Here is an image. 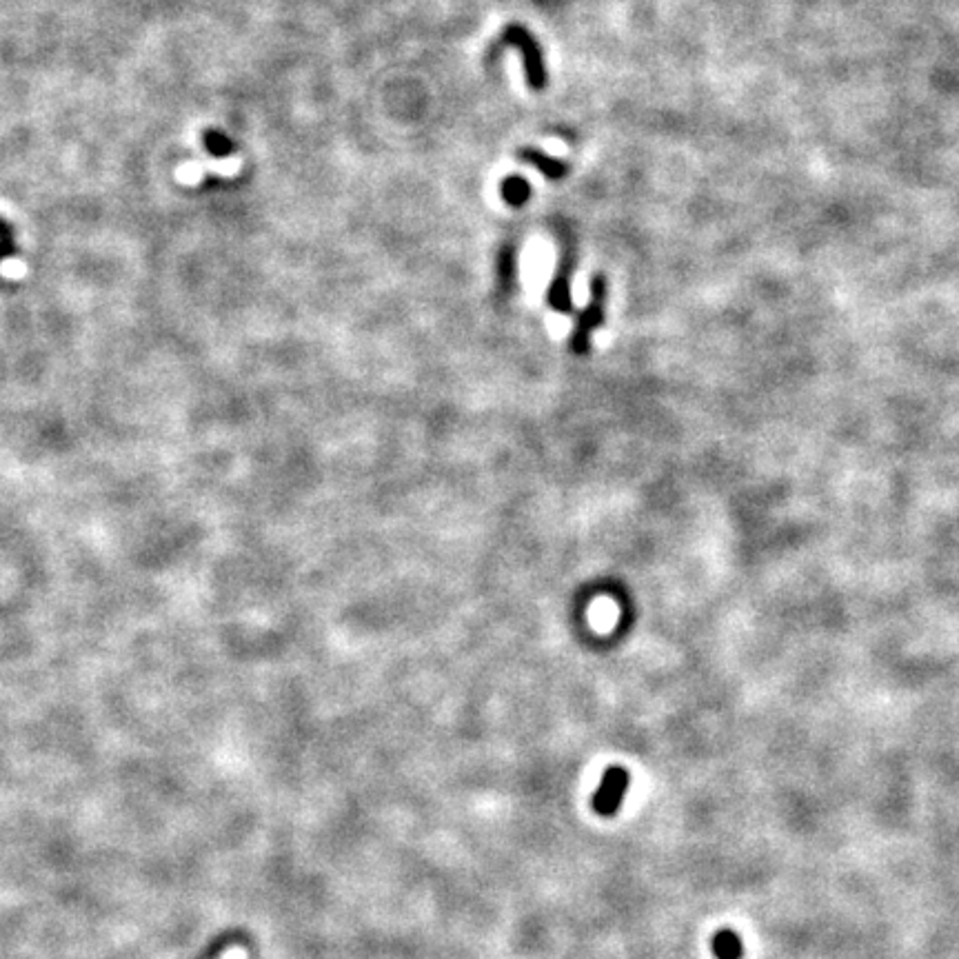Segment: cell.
Returning <instances> with one entry per match:
<instances>
[{"mask_svg":"<svg viewBox=\"0 0 959 959\" xmlns=\"http://www.w3.org/2000/svg\"><path fill=\"white\" fill-rule=\"evenodd\" d=\"M218 959H247V951L242 946H229Z\"/></svg>","mask_w":959,"mask_h":959,"instance_id":"obj_8","label":"cell"},{"mask_svg":"<svg viewBox=\"0 0 959 959\" xmlns=\"http://www.w3.org/2000/svg\"><path fill=\"white\" fill-rule=\"evenodd\" d=\"M518 156H520L522 163H527V165L535 167V169L540 171L542 176H547L549 180H560V178L567 176V171H569V167L564 165L562 160L551 158V156H547V154H542L540 149L524 147V149L518 151Z\"/></svg>","mask_w":959,"mask_h":959,"instance_id":"obj_4","label":"cell"},{"mask_svg":"<svg viewBox=\"0 0 959 959\" xmlns=\"http://www.w3.org/2000/svg\"><path fill=\"white\" fill-rule=\"evenodd\" d=\"M604 296H607V287H604V280L595 278L593 287H591V305L582 311V316L578 320V327H575V331H573L571 349L575 353H584L589 349L591 331L602 325V320H604Z\"/></svg>","mask_w":959,"mask_h":959,"instance_id":"obj_2","label":"cell"},{"mask_svg":"<svg viewBox=\"0 0 959 959\" xmlns=\"http://www.w3.org/2000/svg\"><path fill=\"white\" fill-rule=\"evenodd\" d=\"M502 47L520 49L529 87L531 89H544V85H547V72H544L542 52H540L538 43H535V38L527 32V29L520 27V25H511V27L504 29L502 38L496 43V49H502Z\"/></svg>","mask_w":959,"mask_h":959,"instance_id":"obj_1","label":"cell"},{"mask_svg":"<svg viewBox=\"0 0 959 959\" xmlns=\"http://www.w3.org/2000/svg\"><path fill=\"white\" fill-rule=\"evenodd\" d=\"M627 789H629V773L620 769V766H613V769H609L602 775L600 789L593 797V809L600 815H613L620 809L624 795H627Z\"/></svg>","mask_w":959,"mask_h":959,"instance_id":"obj_3","label":"cell"},{"mask_svg":"<svg viewBox=\"0 0 959 959\" xmlns=\"http://www.w3.org/2000/svg\"><path fill=\"white\" fill-rule=\"evenodd\" d=\"M711 948H713V955L718 959H742L744 955L742 937L735 931H729V928L715 933Z\"/></svg>","mask_w":959,"mask_h":959,"instance_id":"obj_5","label":"cell"},{"mask_svg":"<svg viewBox=\"0 0 959 959\" xmlns=\"http://www.w3.org/2000/svg\"><path fill=\"white\" fill-rule=\"evenodd\" d=\"M549 305L555 311H562V314H569L571 311V285H569V267L562 265L560 274L555 276L549 289Z\"/></svg>","mask_w":959,"mask_h":959,"instance_id":"obj_6","label":"cell"},{"mask_svg":"<svg viewBox=\"0 0 959 959\" xmlns=\"http://www.w3.org/2000/svg\"><path fill=\"white\" fill-rule=\"evenodd\" d=\"M531 196V185L522 176H507L502 183V198L511 207H522Z\"/></svg>","mask_w":959,"mask_h":959,"instance_id":"obj_7","label":"cell"}]
</instances>
